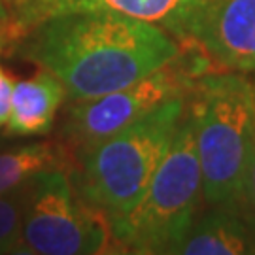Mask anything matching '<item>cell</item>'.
<instances>
[{"label": "cell", "instance_id": "6da1fadb", "mask_svg": "<svg viewBox=\"0 0 255 255\" xmlns=\"http://www.w3.org/2000/svg\"><path fill=\"white\" fill-rule=\"evenodd\" d=\"M19 53L51 72L72 101L140 82L178 57L164 28L114 11H72L27 30Z\"/></svg>", "mask_w": 255, "mask_h": 255}, {"label": "cell", "instance_id": "7a4b0ae2", "mask_svg": "<svg viewBox=\"0 0 255 255\" xmlns=\"http://www.w3.org/2000/svg\"><path fill=\"white\" fill-rule=\"evenodd\" d=\"M202 174V199L210 206L238 204L255 151V85L242 74L202 78L191 104Z\"/></svg>", "mask_w": 255, "mask_h": 255}, {"label": "cell", "instance_id": "3957f363", "mask_svg": "<svg viewBox=\"0 0 255 255\" xmlns=\"http://www.w3.org/2000/svg\"><path fill=\"white\" fill-rule=\"evenodd\" d=\"M185 101L176 97L136 123L78 155L76 191L114 221L144 195L172 144Z\"/></svg>", "mask_w": 255, "mask_h": 255}, {"label": "cell", "instance_id": "277c9868", "mask_svg": "<svg viewBox=\"0 0 255 255\" xmlns=\"http://www.w3.org/2000/svg\"><path fill=\"white\" fill-rule=\"evenodd\" d=\"M202 197V174L197 151L193 112L183 116L172 144L138 202L110 221L116 246L128 254H176Z\"/></svg>", "mask_w": 255, "mask_h": 255}, {"label": "cell", "instance_id": "5b68a950", "mask_svg": "<svg viewBox=\"0 0 255 255\" xmlns=\"http://www.w3.org/2000/svg\"><path fill=\"white\" fill-rule=\"evenodd\" d=\"M114 242L110 219L83 201L59 166L28 182L19 254H106Z\"/></svg>", "mask_w": 255, "mask_h": 255}, {"label": "cell", "instance_id": "8992f818", "mask_svg": "<svg viewBox=\"0 0 255 255\" xmlns=\"http://www.w3.org/2000/svg\"><path fill=\"white\" fill-rule=\"evenodd\" d=\"M172 63L119 91L89 101H76L68 110L64 123V132L76 147V153L87 151L121 128L151 114L164 102L182 97L189 76H185L178 66L174 68Z\"/></svg>", "mask_w": 255, "mask_h": 255}, {"label": "cell", "instance_id": "52a82bcc", "mask_svg": "<svg viewBox=\"0 0 255 255\" xmlns=\"http://www.w3.org/2000/svg\"><path fill=\"white\" fill-rule=\"evenodd\" d=\"M202 0H21L9 6L6 40L21 38L46 19L72 11H114L140 19L182 36L187 21Z\"/></svg>", "mask_w": 255, "mask_h": 255}, {"label": "cell", "instance_id": "ba28073f", "mask_svg": "<svg viewBox=\"0 0 255 255\" xmlns=\"http://www.w3.org/2000/svg\"><path fill=\"white\" fill-rule=\"evenodd\" d=\"M180 38L229 70H255V0H202Z\"/></svg>", "mask_w": 255, "mask_h": 255}, {"label": "cell", "instance_id": "9c48e42d", "mask_svg": "<svg viewBox=\"0 0 255 255\" xmlns=\"http://www.w3.org/2000/svg\"><path fill=\"white\" fill-rule=\"evenodd\" d=\"M176 254L183 255H248L255 254V221L238 204L212 206L193 219Z\"/></svg>", "mask_w": 255, "mask_h": 255}, {"label": "cell", "instance_id": "30bf717a", "mask_svg": "<svg viewBox=\"0 0 255 255\" xmlns=\"http://www.w3.org/2000/svg\"><path fill=\"white\" fill-rule=\"evenodd\" d=\"M66 99V89L47 70L13 83L8 132L15 136L44 134L53 125L55 114Z\"/></svg>", "mask_w": 255, "mask_h": 255}, {"label": "cell", "instance_id": "8fae6325", "mask_svg": "<svg viewBox=\"0 0 255 255\" xmlns=\"http://www.w3.org/2000/svg\"><path fill=\"white\" fill-rule=\"evenodd\" d=\"M61 151L51 144H28L0 155V195L30 182L36 174L57 168Z\"/></svg>", "mask_w": 255, "mask_h": 255}, {"label": "cell", "instance_id": "7c38bea8", "mask_svg": "<svg viewBox=\"0 0 255 255\" xmlns=\"http://www.w3.org/2000/svg\"><path fill=\"white\" fill-rule=\"evenodd\" d=\"M28 182L0 195V254H19Z\"/></svg>", "mask_w": 255, "mask_h": 255}, {"label": "cell", "instance_id": "4fadbf2b", "mask_svg": "<svg viewBox=\"0 0 255 255\" xmlns=\"http://www.w3.org/2000/svg\"><path fill=\"white\" fill-rule=\"evenodd\" d=\"M4 46V40L0 38V51ZM11 93H13V78L9 76L0 63V127L8 123L9 108H11Z\"/></svg>", "mask_w": 255, "mask_h": 255}, {"label": "cell", "instance_id": "5bb4252c", "mask_svg": "<svg viewBox=\"0 0 255 255\" xmlns=\"http://www.w3.org/2000/svg\"><path fill=\"white\" fill-rule=\"evenodd\" d=\"M238 206L246 212V216H250L255 221V151L252 161H250V166H248V174L246 180H244V187H242Z\"/></svg>", "mask_w": 255, "mask_h": 255}, {"label": "cell", "instance_id": "9a60e30c", "mask_svg": "<svg viewBox=\"0 0 255 255\" xmlns=\"http://www.w3.org/2000/svg\"><path fill=\"white\" fill-rule=\"evenodd\" d=\"M6 23H8V11H6L4 4H2V0H0V38H2V40H6V38H4Z\"/></svg>", "mask_w": 255, "mask_h": 255}, {"label": "cell", "instance_id": "2e32d148", "mask_svg": "<svg viewBox=\"0 0 255 255\" xmlns=\"http://www.w3.org/2000/svg\"><path fill=\"white\" fill-rule=\"evenodd\" d=\"M17 2H21V0H2V4H4L6 9H8L9 6H13V4H17Z\"/></svg>", "mask_w": 255, "mask_h": 255}]
</instances>
